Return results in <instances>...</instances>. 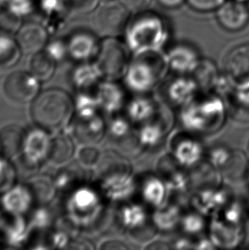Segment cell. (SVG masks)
I'll return each instance as SVG.
<instances>
[{
	"mask_svg": "<svg viewBox=\"0 0 249 250\" xmlns=\"http://www.w3.org/2000/svg\"><path fill=\"white\" fill-rule=\"evenodd\" d=\"M45 53L58 64L68 58L67 39L52 38L44 48Z\"/></svg>",
	"mask_w": 249,
	"mask_h": 250,
	"instance_id": "ee69618b",
	"label": "cell"
},
{
	"mask_svg": "<svg viewBox=\"0 0 249 250\" xmlns=\"http://www.w3.org/2000/svg\"><path fill=\"white\" fill-rule=\"evenodd\" d=\"M232 155L233 151L229 148L225 146H216L209 153V163L213 168L221 171L229 163Z\"/></svg>",
	"mask_w": 249,
	"mask_h": 250,
	"instance_id": "bcb514c9",
	"label": "cell"
},
{
	"mask_svg": "<svg viewBox=\"0 0 249 250\" xmlns=\"http://www.w3.org/2000/svg\"><path fill=\"white\" fill-rule=\"evenodd\" d=\"M158 111L155 101L146 97H138L128 103V119L134 123H146L151 121Z\"/></svg>",
	"mask_w": 249,
	"mask_h": 250,
	"instance_id": "4dcf8cb0",
	"label": "cell"
},
{
	"mask_svg": "<svg viewBox=\"0 0 249 250\" xmlns=\"http://www.w3.org/2000/svg\"></svg>",
	"mask_w": 249,
	"mask_h": 250,
	"instance_id": "6125c7cd",
	"label": "cell"
},
{
	"mask_svg": "<svg viewBox=\"0 0 249 250\" xmlns=\"http://www.w3.org/2000/svg\"><path fill=\"white\" fill-rule=\"evenodd\" d=\"M123 3L130 12L140 13L149 6L151 0H124Z\"/></svg>",
	"mask_w": 249,
	"mask_h": 250,
	"instance_id": "f5cc1de1",
	"label": "cell"
},
{
	"mask_svg": "<svg viewBox=\"0 0 249 250\" xmlns=\"http://www.w3.org/2000/svg\"><path fill=\"white\" fill-rule=\"evenodd\" d=\"M174 248L183 250V249H191L194 248V246H192V243L187 239H179L174 244Z\"/></svg>",
	"mask_w": 249,
	"mask_h": 250,
	"instance_id": "9f6ffc18",
	"label": "cell"
},
{
	"mask_svg": "<svg viewBox=\"0 0 249 250\" xmlns=\"http://www.w3.org/2000/svg\"><path fill=\"white\" fill-rule=\"evenodd\" d=\"M8 1L9 0H0V12L5 10Z\"/></svg>",
	"mask_w": 249,
	"mask_h": 250,
	"instance_id": "680465c9",
	"label": "cell"
},
{
	"mask_svg": "<svg viewBox=\"0 0 249 250\" xmlns=\"http://www.w3.org/2000/svg\"><path fill=\"white\" fill-rule=\"evenodd\" d=\"M25 185L30 189L34 203L38 205H47L54 199L58 189L54 177L48 174H35L27 179Z\"/></svg>",
	"mask_w": 249,
	"mask_h": 250,
	"instance_id": "d4e9b609",
	"label": "cell"
},
{
	"mask_svg": "<svg viewBox=\"0 0 249 250\" xmlns=\"http://www.w3.org/2000/svg\"><path fill=\"white\" fill-rule=\"evenodd\" d=\"M218 19L223 27L228 30H241L249 22V9L243 3L229 1L219 7Z\"/></svg>",
	"mask_w": 249,
	"mask_h": 250,
	"instance_id": "7402d4cb",
	"label": "cell"
},
{
	"mask_svg": "<svg viewBox=\"0 0 249 250\" xmlns=\"http://www.w3.org/2000/svg\"><path fill=\"white\" fill-rule=\"evenodd\" d=\"M101 191L86 184L67 194L64 216L79 230H88L101 219L104 210Z\"/></svg>",
	"mask_w": 249,
	"mask_h": 250,
	"instance_id": "3957f363",
	"label": "cell"
},
{
	"mask_svg": "<svg viewBox=\"0 0 249 250\" xmlns=\"http://www.w3.org/2000/svg\"><path fill=\"white\" fill-rule=\"evenodd\" d=\"M37 9L44 17L43 21L50 34L56 33L65 22L70 9L65 0H36Z\"/></svg>",
	"mask_w": 249,
	"mask_h": 250,
	"instance_id": "ffe728a7",
	"label": "cell"
},
{
	"mask_svg": "<svg viewBox=\"0 0 249 250\" xmlns=\"http://www.w3.org/2000/svg\"><path fill=\"white\" fill-rule=\"evenodd\" d=\"M200 62L195 51L184 46L172 49L166 58L167 66L180 74L194 73Z\"/></svg>",
	"mask_w": 249,
	"mask_h": 250,
	"instance_id": "f546056e",
	"label": "cell"
},
{
	"mask_svg": "<svg viewBox=\"0 0 249 250\" xmlns=\"http://www.w3.org/2000/svg\"><path fill=\"white\" fill-rule=\"evenodd\" d=\"M100 249H104V250H125L126 247L122 244V243L116 242V241H109V242H105L100 246Z\"/></svg>",
	"mask_w": 249,
	"mask_h": 250,
	"instance_id": "db71d44e",
	"label": "cell"
},
{
	"mask_svg": "<svg viewBox=\"0 0 249 250\" xmlns=\"http://www.w3.org/2000/svg\"><path fill=\"white\" fill-rule=\"evenodd\" d=\"M231 96L235 105L249 113V84L234 86Z\"/></svg>",
	"mask_w": 249,
	"mask_h": 250,
	"instance_id": "681fc988",
	"label": "cell"
},
{
	"mask_svg": "<svg viewBox=\"0 0 249 250\" xmlns=\"http://www.w3.org/2000/svg\"><path fill=\"white\" fill-rule=\"evenodd\" d=\"M226 108L218 95H208L195 98L183 107L181 122L188 131L210 133L221 127L225 120Z\"/></svg>",
	"mask_w": 249,
	"mask_h": 250,
	"instance_id": "277c9868",
	"label": "cell"
},
{
	"mask_svg": "<svg viewBox=\"0 0 249 250\" xmlns=\"http://www.w3.org/2000/svg\"><path fill=\"white\" fill-rule=\"evenodd\" d=\"M162 63L155 64L149 59L140 58L128 66L124 74V82L131 91L137 93H146L151 91L162 77Z\"/></svg>",
	"mask_w": 249,
	"mask_h": 250,
	"instance_id": "ba28073f",
	"label": "cell"
},
{
	"mask_svg": "<svg viewBox=\"0 0 249 250\" xmlns=\"http://www.w3.org/2000/svg\"><path fill=\"white\" fill-rule=\"evenodd\" d=\"M50 33L43 22L34 21H22L15 34L17 43L24 53L31 55L44 50L50 40Z\"/></svg>",
	"mask_w": 249,
	"mask_h": 250,
	"instance_id": "4fadbf2b",
	"label": "cell"
},
{
	"mask_svg": "<svg viewBox=\"0 0 249 250\" xmlns=\"http://www.w3.org/2000/svg\"><path fill=\"white\" fill-rule=\"evenodd\" d=\"M41 82L28 70H17L7 75L2 89L10 101L26 104L34 101L41 92Z\"/></svg>",
	"mask_w": 249,
	"mask_h": 250,
	"instance_id": "52a82bcc",
	"label": "cell"
},
{
	"mask_svg": "<svg viewBox=\"0 0 249 250\" xmlns=\"http://www.w3.org/2000/svg\"><path fill=\"white\" fill-rule=\"evenodd\" d=\"M74 115V99L62 88L41 91L31 103L30 115L34 124L50 133L69 131Z\"/></svg>",
	"mask_w": 249,
	"mask_h": 250,
	"instance_id": "6da1fadb",
	"label": "cell"
},
{
	"mask_svg": "<svg viewBox=\"0 0 249 250\" xmlns=\"http://www.w3.org/2000/svg\"><path fill=\"white\" fill-rule=\"evenodd\" d=\"M169 189L162 178L149 176L144 180L141 186L143 199L155 209L168 203Z\"/></svg>",
	"mask_w": 249,
	"mask_h": 250,
	"instance_id": "484cf974",
	"label": "cell"
},
{
	"mask_svg": "<svg viewBox=\"0 0 249 250\" xmlns=\"http://www.w3.org/2000/svg\"><path fill=\"white\" fill-rule=\"evenodd\" d=\"M22 53L15 34L0 30V68L13 67Z\"/></svg>",
	"mask_w": 249,
	"mask_h": 250,
	"instance_id": "1f68e13d",
	"label": "cell"
},
{
	"mask_svg": "<svg viewBox=\"0 0 249 250\" xmlns=\"http://www.w3.org/2000/svg\"><path fill=\"white\" fill-rule=\"evenodd\" d=\"M183 230L188 235L194 236L202 233L206 228V220L204 215L200 212H190L183 215L180 222Z\"/></svg>",
	"mask_w": 249,
	"mask_h": 250,
	"instance_id": "7bdbcfd3",
	"label": "cell"
},
{
	"mask_svg": "<svg viewBox=\"0 0 249 250\" xmlns=\"http://www.w3.org/2000/svg\"><path fill=\"white\" fill-rule=\"evenodd\" d=\"M72 137L69 131L57 132L52 137L49 160L55 165L62 166L73 158L75 146Z\"/></svg>",
	"mask_w": 249,
	"mask_h": 250,
	"instance_id": "4316f807",
	"label": "cell"
},
{
	"mask_svg": "<svg viewBox=\"0 0 249 250\" xmlns=\"http://www.w3.org/2000/svg\"><path fill=\"white\" fill-rule=\"evenodd\" d=\"M57 63L48 56L44 50L31 56L28 62V71L42 82H48L54 75Z\"/></svg>",
	"mask_w": 249,
	"mask_h": 250,
	"instance_id": "836d02e7",
	"label": "cell"
},
{
	"mask_svg": "<svg viewBox=\"0 0 249 250\" xmlns=\"http://www.w3.org/2000/svg\"><path fill=\"white\" fill-rule=\"evenodd\" d=\"M68 58L79 62L93 61L98 57L101 42L92 31L78 29L67 38Z\"/></svg>",
	"mask_w": 249,
	"mask_h": 250,
	"instance_id": "7c38bea8",
	"label": "cell"
},
{
	"mask_svg": "<svg viewBox=\"0 0 249 250\" xmlns=\"http://www.w3.org/2000/svg\"><path fill=\"white\" fill-rule=\"evenodd\" d=\"M17 169L10 159L0 155V195L17 184Z\"/></svg>",
	"mask_w": 249,
	"mask_h": 250,
	"instance_id": "b9f144b4",
	"label": "cell"
},
{
	"mask_svg": "<svg viewBox=\"0 0 249 250\" xmlns=\"http://www.w3.org/2000/svg\"><path fill=\"white\" fill-rule=\"evenodd\" d=\"M71 12H89L98 6L99 0H65Z\"/></svg>",
	"mask_w": 249,
	"mask_h": 250,
	"instance_id": "f907efd6",
	"label": "cell"
},
{
	"mask_svg": "<svg viewBox=\"0 0 249 250\" xmlns=\"http://www.w3.org/2000/svg\"><path fill=\"white\" fill-rule=\"evenodd\" d=\"M101 156L99 149L92 145H84L77 152L78 162L85 168H91L98 165Z\"/></svg>",
	"mask_w": 249,
	"mask_h": 250,
	"instance_id": "f6af8a7d",
	"label": "cell"
},
{
	"mask_svg": "<svg viewBox=\"0 0 249 250\" xmlns=\"http://www.w3.org/2000/svg\"><path fill=\"white\" fill-rule=\"evenodd\" d=\"M2 208L16 215H24L30 212L34 203V197L25 184L17 185L1 195Z\"/></svg>",
	"mask_w": 249,
	"mask_h": 250,
	"instance_id": "ac0fdd59",
	"label": "cell"
},
{
	"mask_svg": "<svg viewBox=\"0 0 249 250\" xmlns=\"http://www.w3.org/2000/svg\"><path fill=\"white\" fill-rule=\"evenodd\" d=\"M95 62L101 70L103 78L114 82L124 76L130 64L127 49L115 37H105L101 41Z\"/></svg>",
	"mask_w": 249,
	"mask_h": 250,
	"instance_id": "5b68a950",
	"label": "cell"
},
{
	"mask_svg": "<svg viewBox=\"0 0 249 250\" xmlns=\"http://www.w3.org/2000/svg\"><path fill=\"white\" fill-rule=\"evenodd\" d=\"M173 159L183 167L196 166L203 157L204 149L201 143L193 138H182L176 141L172 148Z\"/></svg>",
	"mask_w": 249,
	"mask_h": 250,
	"instance_id": "44dd1931",
	"label": "cell"
},
{
	"mask_svg": "<svg viewBox=\"0 0 249 250\" xmlns=\"http://www.w3.org/2000/svg\"><path fill=\"white\" fill-rule=\"evenodd\" d=\"M224 1L225 0H188L192 8L200 11H209L219 9L224 3Z\"/></svg>",
	"mask_w": 249,
	"mask_h": 250,
	"instance_id": "816d5d0a",
	"label": "cell"
},
{
	"mask_svg": "<svg viewBox=\"0 0 249 250\" xmlns=\"http://www.w3.org/2000/svg\"><path fill=\"white\" fill-rule=\"evenodd\" d=\"M166 129L159 122L144 123L138 132V141L146 148H155L159 146L165 137Z\"/></svg>",
	"mask_w": 249,
	"mask_h": 250,
	"instance_id": "8d00e7d4",
	"label": "cell"
},
{
	"mask_svg": "<svg viewBox=\"0 0 249 250\" xmlns=\"http://www.w3.org/2000/svg\"><path fill=\"white\" fill-rule=\"evenodd\" d=\"M160 3L166 7L179 6L184 0H158Z\"/></svg>",
	"mask_w": 249,
	"mask_h": 250,
	"instance_id": "6f0895ef",
	"label": "cell"
},
{
	"mask_svg": "<svg viewBox=\"0 0 249 250\" xmlns=\"http://www.w3.org/2000/svg\"><path fill=\"white\" fill-rule=\"evenodd\" d=\"M8 13L17 20L22 21L30 17L37 10L36 0H9L5 8Z\"/></svg>",
	"mask_w": 249,
	"mask_h": 250,
	"instance_id": "ab89813d",
	"label": "cell"
},
{
	"mask_svg": "<svg viewBox=\"0 0 249 250\" xmlns=\"http://www.w3.org/2000/svg\"><path fill=\"white\" fill-rule=\"evenodd\" d=\"M31 232L45 231L54 226V217L46 205H39L37 208L32 210L27 220Z\"/></svg>",
	"mask_w": 249,
	"mask_h": 250,
	"instance_id": "f35d334b",
	"label": "cell"
},
{
	"mask_svg": "<svg viewBox=\"0 0 249 250\" xmlns=\"http://www.w3.org/2000/svg\"><path fill=\"white\" fill-rule=\"evenodd\" d=\"M53 177L58 192L68 194L78 187L85 185V172L78 167H65Z\"/></svg>",
	"mask_w": 249,
	"mask_h": 250,
	"instance_id": "d6a6232c",
	"label": "cell"
},
{
	"mask_svg": "<svg viewBox=\"0 0 249 250\" xmlns=\"http://www.w3.org/2000/svg\"><path fill=\"white\" fill-rule=\"evenodd\" d=\"M102 79L101 70L95 61L79 62L71 73V82L79 91H88L98 86Z\"/></svg>",
	"mask_w": 249,
	"mask_h": 250,
	"instance_id": "603a6c76",
	"label": "cell"
},
{
	"mask_svg": "<svg viewBox=\"0 0 249 250\" xmlns=\"http://www.w3.org/2000/svg\"><path fill=\"white\" fill-rule=\"evenodd\" d=\"M162 26L157 19H143L131 27L129 44L138 53L155 51L162 41Z\"/></svg>",
	"mask_w": 249,
	"mask_h": 250,
	"instance_id": "9c48e42d",
	"label": "cell"
},
{
	"mask_svg": "<svg viewBox=\"0 0 249 250\" xmlns=\"http://www.w3.org/2000/svg\"><path fill=\"white\" fill-rule=\"evenodd\" d=\"M225 72L234 86L249 84V44L233 49L225 61Z\"/></svg>",
	"mask_w": 249,
	"mask_h": 250,
	"instance_id": "9a60e30c",
	"label": "cell"
},
{
	"mask_svg": "<svg viewBox=\"0 0 249 250\" xmlns=\"http://www.w3.org/2000/svg\"><path fill=\"white\" fill-rule=\"evenodd\" d=\"M51 140V133L39 126L26 132L20 152L24 166L38 168L49 160Z\"/></svg>",
	"mask_w": 249,
	"mask_h": 250,
	"instance_id": "8992f818",
	"label": "cell"
},
{
	"mask_svg": "<svg viewBox=\"0 0 249 250\" xmlns=\"http://www.w3.org/2000/svg\"><path fill=\"white\" fill-rule=\"evenodd\" d=\"M221 76L215 65L208 60L200 62L194 71V80L199 88L207 91H215Z\"/></svg>",
	"mask_w": 249,
	"mask_h": 250,
	"instance_id": "d590c367",
	"label": "cell"
},
{
	"mask_svg": "<svg viewBox=\"0 0 249 250\" xmlns=\"http://www.w3.org/2000/svg\"><path fill=\"white\" fill-rule=\"evenodd\" d=\"M95 96L99 108L107 114L117 113L124 104V91L114 81L105 80L100 82L96 89Z\"/></svg>",
	"mask_w": 249,
	"mask_h": 250,
	"instance_id": "d6986e66",
	"label": "cell"
},
{
	"mask_svg": "<svg viewBox=\"0 0 249 250\" xmlns=\"http://www.w3.org/2000/svg\"><path fill=\"white\" fill-rule=\"evenodd\" d=\"M26 131L17 124H9L0 129V144L2 155L9 159L20 156Z\"/></svg>",
	"mask_w": 249,
	"mask_h": 250,
	"instance_id": "83f0119b",
	"label": "cell"
},
{
	"mask_svg": "<svg viewBox=\"0 0 249 250\" xmlns=\"http://www.w3.org/2000/svg\"><path fill=\"white\" fill-rule=\"evenodd\" d=\"M223 220L232 225H243L244 209L238 202H229L221 211Z\"/></svg>",
	"mask_w": 249,
	"mask_h": 250,
	"instance_id": "7dc6e473",
	"label": "cell"
},
{
	"mask_svg": "<svg viewBox=\"0 0 249 250\" xmlns=\"http://www.w3.org/2000/svg\"><path fill=\"white\" fill-rule=\"evenodd\" d=\"M118 220L120 225L126 230H140L148 223V213L140 204L126 203L119 210Z\"/></svg>",
	"mask_w": 249,
	"mask_h": 250,
	"instance_id": "f1b7e54d",
	"label": "cell"
},
{
	"mask_svg": "<svg viewBox=\"0 0 249 250\" xmlns=\"http://www.w3.org/2000/svg\"><path fill=\"white\" fill-rule=\"evenodd\" d=\"M104 155L98 164L102 195L114 203L130 199L136 190V183L128 163L114 153Z\"/></svg>",
	"mask_w": 249,
	"mask_h": 250,
	"instance_id": "7a4b0ae2",
	"label": "cell"
},
{
	"mask_svg": "<svg viewBox=\"0 0 249 250\" xmlns=\"http://www.w3.org/2000/svg\"><path fill=\"white\" fill-rule=\"evenodd\" d=\"M182 216L179 207L167 203L165 206L155 209L152 220L158 230L169 231L180 225Z\"/></svg>",
	"mask_w": 249,
	"mask_h": 250,
	"instance_id": "e575fe53",
	"label": "cell"
},
{
	"mask_svg": "<svg viewBox=\"0 0 249 250\" xmlns=\"http://www.w3.org/2000/svg\"><path fill=\"white\" fill-rule=\"evenodd\" d=\"M107 129L109 135L111 136L112 138L121 139L129 134L131 126L127 119L122 116H116L109 122Z\"/></svg>",
	"mask_w": 249,
	"mask_h": 250,
	"instance_id": "c3c4849f",
	"label": "cell"
},
{
	"mask_svg": "<svg viewBox=\"0 0 249 250\" xmlns=\"http://www.w3.org/2000/svg\"><path fill=\"white\" fill-rule=\"evenodd\" d=\"M74 101V116L78 118H90L98 115L100 109L95 94L92 95L88 91H79Z\"/></svg>",
	"mask_w": 249,
	"mask_h": 250,
	"instance_id": "74e56055",
	"label": "cell"
},
{
	"mask_svg": "<svg viewBox=\"0 0 249 250\" xmlns=\"http://www.w3.org/2000/svg\"><path fill=\"white\" fill-rule=\"evenodd\" d=\"M0 155H2V149H1V144H0Z\"/></svg>",
	"mask_w": 249,
	"mask_h": 250,
	"instance_id": "91938a15",
	"label": "cell"
},
{
	"mask_svg": "<svg viewBox=\"0 0 249 250\" xmlns=\"http://www.w3.org/2000/svg\"><path fill=\"white\" fill-rule=\"evenodd\" d=\"M210 240L216 248L235 249L244 238L243 225H232L226 222L221 217L213 218L209 226Z\"/></svg>",
	"mask_w": 249,
	"mask_h": 250,
	"instance_id": "5bb4252c",
	"label": "cell"
},
{
	"mask_svg": "<svg viewBox=\"0 0 249 250\" xmlns=\"http://www.w3.org/2000/svg\"><path fill=\"white\" fill-rule=\"evenodd\" d=\"M69 132L81 144L93 145L103 139L106 132V124L99 114L90 118H78L74 116Z\"/></svg>",
	"mask_w": 249,
	"mask_h": 250,
	"instance_id": "2e32d148",
	"label": "cell"
},
{
	"mask_svg": "<svg viewBox=\"0 0 249 250\" xmlns=\"http://www.w3.org/2000/svg\"><path fill=\"white\" fill-rule=\"evenodd\" d=\"M198 84L194 79L179 77L171 82L166 89L169 101L184 107L197 98Z\"/></svg>",
	"mask_w": 249,
	"mask_h": 250,
	"instance_id": "cb8c5ba5",
	"label": "cell"
},
{
	"mask_svg": "<svg viewBox=\"0 0 249 250\" xmlns=\"http://www.w3.org/2000/svg\"><path fill=\"white\" fill-rule=\"evenodd\" d=\"M248 149H249V148H248Z\"/></svg>",
	"mask_w": 249,
	"mask_h": 250,
	"instance_id": "94428289",
	"label": "cell"
},
{
	"mask_svg": "<svg viewBox=\"0 0 249 250\" xmlns=\"http://www.w3.org/2000/svg\"><path fill=\"white\" fill-rule=\"evenodd\" d=\"M229 202L228 191L216 187L201 189L193 197V205L203 215H212L221 212Z\"/></svg>",
	"mask_w": 249,
	"mask_h": 250,
	"instance_id": "e0dca14e",
	"label": "cell"
},
{
	"mask_svg": "<svg viewBox=\"0 0 249 250\" xmlns=\"http://www.w3.org/2000/svg\"><path fill=\"white\" fill-rule=\"evenodd\" d=\"M248 168V161L245 156L240 152H234L229 163L221 170L224 176L229 180H238L245 175Z\"/></svg>",
	"mask_w": 249,
	"mask_h": 250,
	"instance_id": "60d3db41",
	"label": "cell"
},
{
	"mask_svg": "<svg viewBox=\"0 0 249 250\" xmlns=\"http://www.w3.org/2000/svg\"><path fill=\"white\" fill-rule=\"evenodd\" d=\"M30 229L24 215H16L0 210V242L10 248H20L27 243Z\"/></svg>",
	"mask_w": 249,
	"mask_h": 250,
	"instance_id": "8fae6325",
	"label": "cell"
},
{
	"mask_svg": "<svg viewBox=\"0 0 249 250\" xmlns=\"http://www.w3.org/2000/svg\"><path fill=\"white\" fill-rule=\"evenodd\" d=\"M130 10L124 3L112 2L102 7L97 15V26L105 37H116L127 26Z\"/></svg>",
	"mask_w": 249,
	"mask_h": 250,
	"instance_id": "30bf717a",
	"label": "cell"
},
{
	"mask_svg": "<svg viewBox=\"0 0 249 250\" xmlns=\"http://www.w3.org/2000/svg\"><path fill=\"white\" fill-rule=\"evenodd\" d=\"M195 248L198 250H212V249H215L216 247L210 239H202L199 241Z\"/></svg>",
	"mask_w": 249,
	"mask_h": 250,
	"instance_id": "11a10c76",
	"label": "cell"
}]
</instances>
